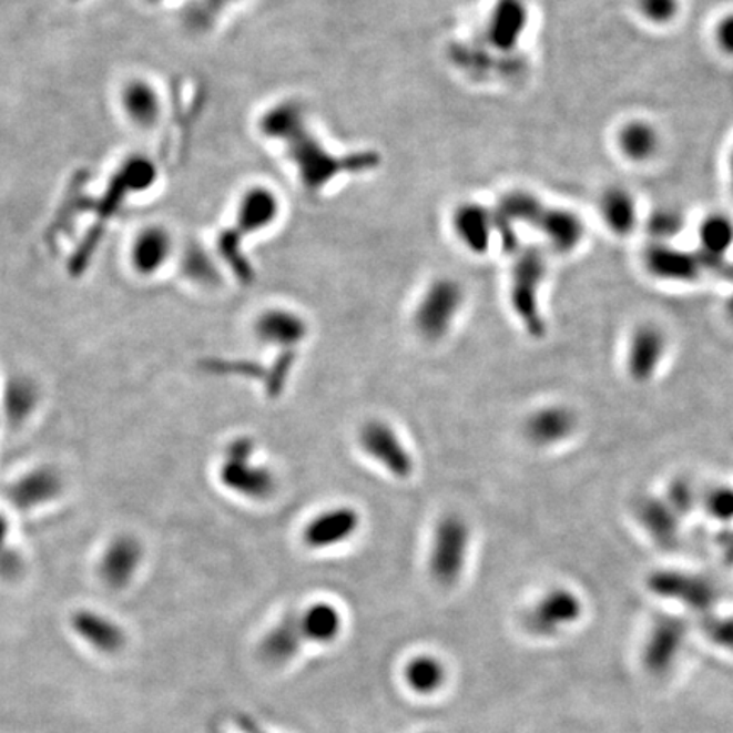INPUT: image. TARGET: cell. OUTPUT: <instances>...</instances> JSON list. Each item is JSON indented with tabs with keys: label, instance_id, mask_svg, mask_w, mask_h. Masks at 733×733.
Segmentation results:
<instances>
[{
	"label": "cell",
	"instance_id": "obj_1",
	"mask_svg": "<svg viewBox=\"0 0 733 733\" xmlns=\"http://www.w3.org/2000/svg\"><path fill=\"white\" fill-rule=\"evenodd\" d=\"M281 213V201L274 189L267 185L250 187L238 203L236 213V232L228 233L221 238V253L224 261L232 265L240 281L248 282L253 278L248 261L243 258L240 242L243 236L255 235L271 228Z\"/></svg>",
	"mask_w": 733,
	"mask_h": 733
},
{
	"label": "cell",
	"instance_id": "obj_2",
	"mask_svg": "<svg viewBox=\"0 0 733 733\" xmlns=\"http://www.w3.org/2000/svg\"><path fill=\"white\" fill-rule=\"evenodd\" d=\"M255 447L252 437L230 441L220 467V482L242 498L267 501L277 491V477L268 467L253 464Z\"/></svg>",
	"mask_w": 733,
	"mask_h": 733
},
{
	"label": "cell",
	"instance_id": "obj_3",
	"mask_svg": "<svg viewBox=\"0 0 733 733\" xmlns=\"http://www.w3.org/2000/svg\"><path fill=\"white\" fill-rule=\"evenodd\" d=\"M470 527L457 513L445 515L431 535L428 571L431 579L444 588L457 584L466 571L470 550Z\"/></svg>",
	"mask_w": 733,
	"mask_h": 733
},
{
	"label": "cell",
	"instance_id": "obj_4",
	"mask_svg": "<svg viewBox=\"0 0 733 733\" xmlns=\"http://www.w3.org/2000/svg\"><path fill=\"white\" fill-rule=\"evenodd\" d=\"M466 293L462 284L452 277H438L419 297L413 313V325L423 340L437 344L452 329Z\"/></svg>",
	"mask_w": 733,
	"mask_h": 733
},
{
	"label": "cell",
	"instance_id": "obj_5",
	"mask_svg": "<svg viewBox=\"0 0 733 733\" xmlns=\"http://www.w3.org/2000/svg\"><path fill=\"white\" fill-rule=\"evenodd\" d=\"M546 272V258L533 248L521 252L511 271V306L531 336H542L546 332L539 306L540 286Z\"/></svg>",
	"mask_w": 733,
	"mask_h": 733
},
{
	"label": "cell",
	"instance_id": "obj_6",
	"mask_svg": "<svg viewBox=\"0 0 733 733\" xmlns=\"http://www.w3.org/2000/svg\"><path fill=\"white\" fill-rule=\"evenodd\" d=\"M358 445L364 454L379 464L396 479H409L415 472V459L398 431L384 419H369L358 431Z\"/></svg>",
	"mask_w": 733,
	"mask_h": 733
},
{
	"label": "cell",
	"instance_id": "obj_7",
	"mask_svg": "<svg viewBox=\"0 0 733 733\" xmlns=\"http://www.w3.org/2000/svg\"><path fill=\"white\" fill-rule=\"evenodd\" d=\"M582 604L568 589H552L527 611L525 625L533 635L549 637L578 622Z\"/></svg>",
	"mask_w": 733,
	"mask_h": 733
},
{
	"label": "cell",
	"instance_id": "obj_8",
	"mask_svg": "<svg viewBox=\"0 0 733 733\" xmlns=\"http://www.w3.org/2000/svg\"><path fill=\"white\" fill-rule=\"evenodd\" d=\"M362 518L352 506H335L315 515L303 528V542L307 549L325 550L342 546L355 537Z\"/></svg>",
	"mask_w": 733,
	"mask_h": 733
},
{
	"label": "cell",
	"instance_id": "obj_9",
	"mask_svg": "<svg viewBox=\"0 0 733 733\" xmlns=\"http://www.w3.org/2000/svg\"><path fill=\"white\" fill-rule=\"evenodd\" d=\"M253 333L261 344L282 350H297L309 335V325L299 313L286 307H271L253 323Z\"/></svg>",
	"mask_w": 733,
	"mask_h": 733
},
{
	"label": "cell",
	"instance_id": "obj_10",
	"mask_svg": "<svg viewBox=\"0 0 733 733\" xmlns=\"http://www.w3.org/2000/svg\"><path fill=\"white\" fill-rule=\"evenodd\" d=\"M73 633L92 651L102 655L121 654L126 647L128 635L123 627L108 614L94 610H79L70 620Z\"/></svg>",
	"mask_w": 733,
	"mask_h": 733
},
{
	"label": "cell",
	"instance_id": "obj_11",
	"mask_svg": "<svg viewBox=\"0 0 733 733\" xmlns=\"http://www.w3.org/2000/svg\"><path fill=\"white\" fill-rule=\"evenodd\" d=\"M143 547L131 535H121L111 540L102 552L99 576L109 589L121 591L128 588L140 569Z\"/></svg>",
	"mask_w": 733,
	"mask_h": 733
},
{
	"label": "cell",
	"instance_id": "obj_12",
	"mask_svg": "<svg viewBox=\"0 0 733 733\" xmlns=\"http://www.w3.org/2000/svg\"><path fill=\"white\" fill-rule=\"evenodd\" d=\"M578 416L568 406L550 405L537 409L525 421V437L535 447H556L574 435Z\"/></svg>",
	"mask_w": 733,
	"mask_h": 733
},
{
	"label": "cell",
	"instance_id": "obj_13",
	"mask_svg": "<svg viewBox=\"0 0 733 733\" xmlns=\"http://www.w3.org/2000/svg\"><path fill=\"white\" fill-rule=\"evenodd\" d=\"M701 250L698 257L709 271L719 274H730L732 265L726 262V253L733 246V221L723 213H713L704 216L698 228Z\"/></svg>",
	"mask_w": 733,
	"mask_h": 733
},
{
	"label": "cell",
	"instance_id": "obj_14",
	"mask_svg": "<svg viewBox=\"0 0 733 733\" xmlns=\"http://www.w3.org/2000/svg\"><path fill=\"white\" fill-rule=\"evenodd\" d=\"M627 350H629L627 367H629L630 376L637 383H645L661 369L662 360L668 352V342H665L664 333L655 326H640L630 338Z\"/></svg>",
	"mask_w": 733,
	"mask_h": 733
},
{
	"label": "cell",
	"instance_id": "obj_15",
	"mask_svg": "<svg viewBox=\"0 0 733 733\" xmlns=\"http://www.w3.org/2000/svg\"><path fill=\"white\" fill-rule=\"evenodd\" d=\"M528 24L523 0H498L486 24V40L499 51H513Z\"/></svg>",
	"mask_w": 733,
	"mask_h": 733
},
{
	"label": "cell",
	"instance_id": "obj_16",
	"mask_svg": "<svg viewBox=\"0 0 733 733\" xmlns=\"http://www.w3.org/2000/svg\"><path fill=\"white\" fill-rule=\"evenodd\" d=\"M452 228L457 240L470 253L482 255L491 243L496 216L481 203H460L452 214Z\"/></svg>",
	"mask_w": 733,
	"mask_h": 733
},
{
	"label": "cell",
	"instance_id": "obj_17",
	"mask_svg": "<svg viewBox=\"0 0 733 733\" xmlns=\"http://www.w3.org/2000/svg\"><path fill=\"white\" fill-rule=\"evenodd\" d=\"M645 265L651 274L662 281L691 282L703 271L701 258L693 253L674 248L669 243H652L645 252Z\"/></svg>",
	"mask_w": 733,
	"mask_h": 733
},
{
	"label": "cell",
	"instance_id": "obj_18",
	"mask_svg": "<svg viewBox=\"0 0 733 733\" xmlns=\"http://www.w3.org/2000/svg\"><path fill=\"white\" fill-rule=\"evenodd\" d=\"M686 639V627L683 622L665 618L655 623L645 645V668L654 674H664L674 664L683 649Z\"/></svg>",
	"mask_w": 733,
	"mask_h": 733
},
{
	"label": "cell",
	"instance_id": "obj_19",
	"mask_svg": "<svg viewBox=\"0 0 733 733\" xmlns=\"http://www.w3.org/2000/svg\"><path fill=\"white\" fill-rule=\"evenodd\" d=\"M62 489V479L59 474L50 467H40L12 482L8 495L12 505L18 506L21 510H33L38 506L47 505L54 498H59Z\"/></svg>",
	"mask_w": 733,
	"mask_h": 733
},
{
	"label": "cell",
	"instance_id": "obj_20",
	"mask_svg": "<svg viewBox=\"0 0 733 733\" xmlns=\"http://www.w3.org/2000/svg\"><path fill=\"white\" fill-rule=\"evenodd\" d=\"M533 228L546 235L550 245L559 252H572L584 236V224L578 214L560 207L543 206L535 220Z\"/></svg>",
	"mask_w": 733,
	"mask_h": 733
},
{
	"label": "cell",
	"instance_id": "obj_21",
	"mask_svg": "<svg viewBox=\"0 0 733 733\" xmlns=\"http://www.w3.org/2000/svg\"><path fill=\"white\" fill-rule=\"evenodd\" d=\"M297 620L306 643H316V645H329L336 642L344 630L342 611L328 601L309 604L303 613L297 614Z\"/></svg>",
	"mask_w": 733,
	"mask_h": 733
},
{
	"label": "cell",
	"instance_id": "obj_22",
	"mask_svg": "<svg viewBox=\"0 0 733 733\" xmlns=\"http://www.w3.org/2000/svg\"><path fill=\"white\" fill-rule=\"evenodd\" d=\"M304 640L301 633L299 620L296 613L287 614L281 622L265 633L261 643V652L265 661L274 665L287 664L297 658L303 649Z\"/></svg>",
	"mask_w": 733,
	"mask_h": 733
},
{
	"label": "cell",
	"instance_id": "obj_23",
	"mask_svg": "<svg viewBox=\"0 0 733 733\" xmlns=\"http://www.w3.org/2000/svg\"><path fill=\"white\" fill-rule=\"evenodd\" d=\"M403 681L413 694L435 696L447 686L448 668L437 655H415L403 668Z\"/></svg>",
	"mask_w": 733,
	"mask_h": 733
},
{
	"label": "cell",
	"instance_id": "obj_24",
	"mask_svg": "<svg viewBox=\"0 0 733 733\" xmlns=\"http://www.w3.org/2000/svg\"><path fill=\"white\" fill-rule=\"evenodd\" d=\"M600 213L608 230L618 236L632 235L639 221L635 200L627 189L610 187L600 200Z\"/></svg>",
	"mask_w": 733,
	"mask_h": 733
},
{
	"label": "cell",
	"instance_id": "obj_25",
	"mask_svg": "<svg viewBox=\"0 0 733 733\" xmlns=\"http://www.w3.org/2000/svg\"><path fill=\"white\" fill-rule=\"evenodd\" d=\"M654 589L665 597H674L690 607L704 610L715 601L712 584L694 576L662 574L654 581Z\"/></svg>",
	"mask_w": 733,
	"mask_h": 733
},
{
	"label": "cell",
	"instance_id": "obj_26",
	"mask_svg": "<svg viewBox=\"0 0 733 733\" xmlns=\"http://www.w3.org/2000/svg\"><path fill=\"white\" fill-rule=\"evenodd\" d=\"M618 149L632 162H647L661 145L658 130L649 121L633 120L623 124L617 134Z\"/></svg>",
	"mask_w": 733,
	"mask_h": 733
},
{
	"label": "cell",
	"instance_id": "obj_27",
	"mask_svg": "<svg viewBox=\"0 0 733 733\" xmlns=\"http://www.w3.org/2000/svg\"><path fill=\"white\" fill-rule=\"evenodd\" d=\"M169 248H171V242L166 238L165 233H146V235L141 236L136 248H134V264L141 272L152 274L165 262Z\"/></svg>",
	"mask_w": 733,
	"mask_h": 733
},
{
	"label": "cell",
	"instance_id": "obj_28",
	"mask_svg": "<svg viewBox=\"0 0 733 733\" xmlns=\"http://www.w3.org/2000/svg\"><path fill=\"white\" fill-rule=\"evenodd\" d=\"M38 394L33 383L14 379L6 390V413L12 421H22L37 406Z\"/></svg>",
	"mask_w": 733,
	"mask_h": 733
},
{
	"label": "cell",
	"instance_id": "obj_29",
	"mask_svg": "<svg viewBox=\"0 0 733 733\" xmlns=\"http://www.w3.org/2000/svg\"><path fill=\"white\" fill-rule=\"evenodd\" d=\"M296 362L297 350L278 352L277 357L272 362L271 369L265 374L264 387L268 398L277 399L284 393Z\"/></svg>",
	"mask_w": 733,
	"mask_h": 733
},
{
	"label": "cell",
	"instance_id": "obj_30",
	"mask_svg": "<svg viewBox=\"0 0 733 733\" xmlns=\"http://www.w3.org/2000/svg\"><path fill=\"white\" fill-rule=\"evenodd\" d=\"M637 8L645 21L665 26L680 16L681 0H637Z\"/></svg>",
	"mask_w": 733,
	"mask_h": 733
},
{
	"label": "cell",
	"instance_id": "obj_31",
	"mask_svg": "<svg viewBox=\"0 0 733 733\" xmlns=\"http://www.w3.org/2000/svg\"><path fill=\"white\" fill-rule=\"evenodd\" d=\"M647 226H649V233L654 236L655 242L668 243V240L674 238L683 230V216L678 211H655L649 217Z\"/></svg>",
	"mask_w": 733,
	"mask_h": 733
},
{
	"label": "cell",
	"instance_id": "obj_32",
	"mask_svg": "<svg viewBox=\"0 0 733 733\" xmlns=\"http://www.w3.org/2000/svg\"><path fill=\"white\" fill-rule=\"evenodd\" d=\"M126 104L134 120L141 121V123L153 121L156 112H159L155 94L149 88H145V85H134V88H131L130 92H128Z\"/></svg>",
	"mask_w": 733,
	"mask_h": 733
},
{
	"label": "cell",
	"instance_id": "obj_33",
	"mask_svg": "<svg viewBox=\"0 0 733 733\" xmlns=\"http://www.w3.org/2000/svg\"><path fill=\"white\" fill-rule=\"evenodd\" d=\"M204 367L210 373L214 374H233V376H245L252 377V379H265V374L267 370L262 369V365L255 364V362L250 360H206L204 362Z\"/></svg>",
	"mask_w": 733,
	"mask_h": 733
},
{
	"label": "cell",
	"instance_id": "obj_34",
	"mask_svg": "<svg viewBox=\"0 0 733 733\" xmlns=\"http://www.w3.org/2000/svg\"><path fill=\"white\" fill-rule=\"evenodd\" d=\"M706 633L713 642L733 651V618H716L706 625Z\"/></svg>",
	"mask_w": 733,
	"mask_h": 733
},
{
	"label": "cell",
	"instance_id": "obj_35",
	"mask_svg": "<svg viewBox=\"0 0 733 733\" xmlns=\"http://www.w3.org/2000/svg\"><path fill=\"white\" fill-rule=\"evenodd\" d=\"M715 43L723 53L733 57V12H729L716 22Z\"/></svg>",
	"mask_w": 733,
	"mask_h": 733
},
{
	"label": "cell",
	"instance_id": "obj_36",
	"mask_svg": "<svg viewBox=\"0 0 733 733\" xmlns=\"http://www.w3.org/2000/svg\"><path fill=\"white\" fill-rule=\"evenodd\" d=\"M6 535H8V523H6L4 518L0 517V546L4 542Z\"/></svg>",
	"mask_w": 733,
	"mask_h": 733
},
{
	"label": "cell",
	"instance_id": "obj_37",
	"mask_svg": "<svg viewBox=\"0 0 733 733\" xmlns=\"http://www.w3.org/2000/svg\"><path fill=\"white\" fill-rule=\"evenodd\" d=\"M729 172H730V182H732V192H733V150H732V155H730Z\"/></svg>",
	"mask_w": 733,
	"mask_h": 733
},
{
	"label": "cell",
	"instance_id": "obj_38",
	"mask_svg": "<svg viewBox=\"0 0 733 733\" xmlns=\"http://www.w3.org/2000/svg\"><path fill=\"white\" fill-rule=\"evenodd\" d=\"M248 733H265L264 730L257 729V726H248Z\"/></svg>",
	"mask_w": 733,
	"mask_h": 733
}]
</instances>
